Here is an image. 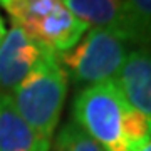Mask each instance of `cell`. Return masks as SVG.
<instances>
[{
    "mask_svg": "<svg viewBox=\"0 0 151 151\" xmlns=\"http://www.w3.org/2000/svg\"><path fill=\"white\" fill-rule=\"evenodd\" d=\"M74 123L104 151H131L150 136L145 118L119 89L116 79L82 87L72 103Z\"/></svg>",
    "mask_w": 151,
    "mask_h": 151,
    "instance_id": "6da1fadb",
    "label": "cell"
},
{
    "mask_svg": "<svg viewBox=\"0 0 151 151\" xmlns=\"http://www.w3.org/2000/svg\"><path fill=\"white\" fill-rule=\"evenodd\" d=\"M69 79L57 54L45 50L32 72L9 94L22 118L45 141L52 143L67 97Z\"/></svg>",
    "mask_w": 151,
    "mask_h": 151,
    "instance_id": "7a4b0ae2",
    "label": "cell"
},
{
    "mask_svg": "<svg viewBox=\"0 0 151 151\" xmlns=\"http://www.w3.org/2000/svg\"><path fill=\"white\" fill-rule=\"evenodd\" d=\"M0 7L10 17L12 25L55 54L72 49L89 30L64 5V0H2Z\"/></svg>",
    "mask_w": 151,
    "mask_h": 151,
    "instance_id": "3957f363",
    "label": "cell"
},
{
    "mask_svg": "<svg viewBox=\"0 0 151 151\" xmlns=\"http://www.w3.org/2000/svg\"><path fill=\"white\" fill-rule=\"evenodd\" d=\"M131 45L104 30L89 29L72 49L57 54L67 79L89 87L114 81L131 52Z\"/></svg>",
    "mask_w": 151,
    "mask_h": 151,
    "instance_id": "277c9868",
    "label": "cell"
},
{
    "mask_svg": "<svg viewBox=\"0 0 151 151\" xmlns=\"http://www.w3.org/2000/svg\"><path fill=\"white\" fill-rule=\"evenodd\" d=\"M64 5L89 29L104 30L128 45L139 47L138 29L128 0H64Z\"/></svg>",
    "mask_w": 151,
    "mask_h": 151,
    "instance_id": "5b68a950",
    "label": "cell"
},
{
    "mask_svg": "<svg viewBox=\"0 0 151 151\" xmlns=\"http://www.w3.org/2000/svg\"><path fill=\"white\" fill-rule=\"evenodd\" d=\"M42 45L12 25L0 42V92L12 94L45 54Z\"/></svg>",
    "mask_w": 151,
    "mask_h": 151,
    "instance_id": "8992f818",
    "label": "cell"
},
{
    "mask_svg": "<svg viewBox=\"0 0 151 151\" xmlns=\"http://www.w3.org/2000/svg\"><path fill=\"white\" fill-rule=\"evenodd\" d=\"M116 82L129 104L145 118L151 134V49H131Z\"/></svg>",
    "mask_w": 151,
    "mask_h": 151,
    "instance_id": "52a82bcc",
    "label": "cell"
},
{
    "mask_svg": "<svg viewBox=\"0 0 151 151\" xmlns=\"http://www.w3.org/2000/svg\"><path fill=\"white\" fill-rule=\"evenodd\" d=\"M50 146L19 114L10 96L0 92V151H50Z\"/></svg>",
    "mask_w": 151,
    "mask_h": 151,
    "instance_id": "ba28073f",
    "label": "cell"
},
{
    "mask_svg": "<svg viewBox=\"0 0 151 151\" xmlns=\"http://www.w3.org/2000/svg\"><path fill=\"white\" fill-rule=\"evenodd\" d=\"M50 151H104L74 123H65L54 134Z\"/></svg>",
    "mask_w": 151,
    "mask_h": 151,
    "instance_id": "9c48e42d",
    "label": "cell"
},
{
    "mask_svg": "<svg viewBox=\"0 0 151 151\" xmlns=\"http://www.w3.org/2000/svg\"><path fill=\"white\" fill-rule=\"evenodd\" d=\"M128 5L138 29V49H151V0H128Z\"/></svg>",
    "mask_w": 151,
    "mask_h": 151,
    "instance_id": "30bf717a",
    "label": "cell"
},
{
    "mask_svg": "<svg viewBox=\"0 0 151 151\" xmlns=\"http://www.w3.org/2000/svg\"><path fill=\"white\" fill-rule=\"evenodd\" d=\"M131 151H151V134L146 139H143L141 143H138Z\"/></svg>",
    "mask_w": 151,
    "mask_h": 151,
    "instance_id": "8fae6325",
    "label": "cell"
},
{
    "mask_svg": "<svg viewBox=\"0 0 151 151\" xmlns=\"http://www.w3.org/2000/svg\"><path fill=\"white\" fill-rule=\"evenodd\" d=\"M5 34H7L5 22H4V19H2V15H0V42L4 40V37H5Z\"/></svg>",
    "mask_w": 151,
    "mask_h": 151,
    "instance_id": "7c38bea8",
    "label": "cell"
}]
</instances>
